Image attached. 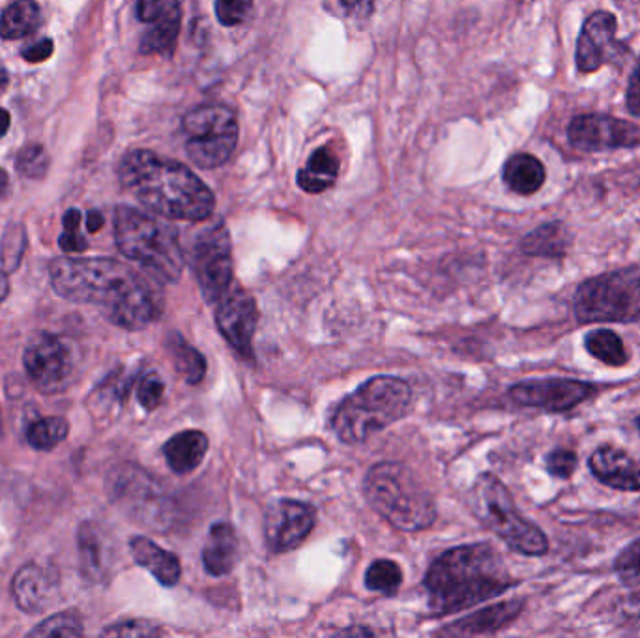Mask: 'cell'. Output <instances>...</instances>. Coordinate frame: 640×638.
<instances>
[{
  "label": "cell",
  "instance_id": "1",
  "mask_svg": "<svg viewBox=\"0 0 640 638\" xmlns=\"http://www.w3.org/2000/svg\"><path fill=\"white\" fill-rule=\"evenodd\" d=\"M51 285L72 304L96 305L111 323L137 332L161 315V299L134 268L115 259H55L50 266Z\"/></svg>",
  "mask_w": 640,
  "mask_h": 638
},
{
  "label": "cell",
  "instance_id": "2",
  "mask_svg": "<svg viewBox=\"0 0 640 638\" xmlns=\"http://www.w3.org/2000/svg\"><path fill=\"white\" fill-rule=\"evenodd\" d=\"M118 177L143 207L165 219L199 223L216 207L212 191L193 170L150 150L126 154Z\"/></svg>",
  "mask_w": 640,
  "mask_h": 638
},
{
  "label": "cell",
  "instance_id": "3",
  "mask_svg": "<svg viewBox=\"0 0 640 638\" xmlns=\"http://www.w3.org/2000/svg\"><path fill=\"white\" fill-rule=\"evenodd\" d=\"M431 608L439 616L453 615L512 590L518 581L489 543L450 548L434 559L426 581Z\"/></svg>",
  "mask_w": 640,
  "mask_h": 638
},
{
  "label": "cell",
  "instance_id": "4",
  "mask_svg": "<svg viewBox=\"0 0 640 638\" xmlns=\"http://www.w3.org/2000/svg\"><path fill=\"white\" fill-rule=\"evenodd\" d=\"M412 389L397 377H375L337 405L332 429L345 444H361L409 414Z\"/></svg>",
  "mask_w": 640,
  "mask_h": 638
},
{
  "label": "cell",
  "instance_id": "5",
  "mask_svg": "<svg viewBox=\"0 0 640 638\" xmlns=\"http://www.w3.org/2000/svg\"><path fill=\"white\" fill-rule=\"evenodd\" d=\"M364 491L373 510L402 532H420L437 521L433 494L402 462L386 461L371 467Z\"/></svg>",
  "mask_w": 640,
  "mask_h": 638
},
{
  "label": "cell",
  "instance_id": "6",
  "mask_svg": "<svg viewBox=\"0 0 640 638\" xmlns=\"http://www.w3.org/2000/svg\"><path fill=\"white\" fill-rule=\"evenodd\" d=\"M115 240L129 261L137 262L161 283H177L182 275L183 251L177 229L150 213L118 207L115 212Z\"/></svg>",
  "mask_w": 640,
  "mask_h": 638
},
{
  "label": "cell",
  "instance_id": "7",
  "mask_svg": "<svg viewBox=\"0 0 640 638\" xmlns=\"http://www.w3.org/2000/svg\"><path fill=\"white\" fill-rule=\"evenodd\" d=\"M469 504L478 521L499 535L515 553L523 556L549 553V540L545 532L517 510L512 493L496 475H478L470 489Z\"/></svg>",
  "mask_w": 640,
  "mask_h": 638
},
{
  "label": "cell",
  "instance_id": "8",
  "mask_svg": "<svg viewBox=\"0 0 640 638\" xmlns=\"http://www.w3.org/2000/svg\"><path fill=\"white\" fill-rule=\"evenodd\" d=\"M574 313L580 324L640 323V264L583 281L575 291Z\"/></svg>",
  "mask_w": 640,
  "mask_h": 638
},
{
  "label": "cell",
  "instance_id": "9",
  "mask_svg": "<svg viewBox=\"0 0 640 638\" xmlns=\"http://www.w3.org/2000/svg\"><path fill=\"white\" fill-rule=\"evenodd\" d=\"M182 126L189 159L202 169L227 164L239 143V122L229 107H196L183 116Z\"/></svg>",
  "mask_w": 640,
  "mask_h": 638
},
{
  "label": "cell",
  "instance_id": "10",
  "mask_svg": "<svg viewBox=\"0 0 640 638\" xmlns=\"http://www.w3.org/2000/svg\"><path fill=\"white\" fill-rule=\"evenodd\" d=\"M111 493L129 517L143 526L159 532L171 529V499L165 493L164 487L145 470L132 464L116 469L111 475Z\"/></svg>",
  "mask_w": 640,
  "mask_h": 638
},
{
  "label": "cell",
  "instance_id": "11",
  "mask_svg": "<svg viewBox=\"0 0 640 638\" xmlns=\"http://www.w3.org/2000/svg\"><path fill=\"white\" fill-rule=\"evenodd\" d=\"M191 268L208 304H216L231 291L234 285L231 237L223 221H216L197 234L191 248Z\"/></svg>",
  "mask_w": 640,
  "mask_h": 638
},
{
  "label": "cell",
  "instance_id": "12",
  "mask_svg": "<svg viewBox=\"0 0 640 638\" xmlns=\"http://www.w3.org/2000/svg\"><path fill=\"white\" fill-rule=\"evenodd\" d=\"M23 367L42 394H59L74 380V353L59 335L38 332L27 341Z\"/></svg>",
  "mask_w": 640,
  "mask_h": 638
},
{
  "label": "cell",
  "instance_id": "13",
  "mask_svg": "<svg viewBox=\"0 0 640 638\" xmlns=\"http://www.w3.org/2000/svg\"><path fill=\"white\" fill-rule=\"evenodd\" d=\"M598 394V388L577 378L550 377L517 383L507 389V397L521 408H536L543 412H569Z\"/></svg>",
  "mask_w": 640,
  "mask_h": 638
},
{
  "label": "cell",
  "instance_id": "14",
  "mask_svg": "<svg viewBox=\"0 0 640 638\" xmlns=\"http://www.w3.org/2000/svg\"><path fill=\"white\" fill-rule=\"evenodd\" d=\"M213 318L221 335L240 356H253V335L259 323V310L250 292L242 286H231L223 299L213 304Z\"/></svg>",
  "mask_w": 640,
  "mask_h": 638
},
{
  "label": "cell",
  "instance_id": "15",
  "mask_svg": "<svg viewBox=\"0 0 640 638\" xmlns=\"http://www.w3.org/2000/svg\"><path fill=\"white\" fill-rule=\"evenodd\" d=\"M569 143L585 153H605L640 145V126L609 115L575 116L567 129Z\"/></svg>",
  "mask_w": 640,
  "mask_h": 638
},
{
  "label": "cell",
  "instance_id": "16",
  "mask_svg": "<svg viewBox=\"0 0 640 638\" xmlns=\"http://www.w3.org/2000/svg\"><path fill=\"white\" fill-rule=\"evenodd\" d=\"M317 524V510L298 500H277L264 517V537L272 553H288L309 537Z\"/></svg>",
  "mask_w": 640,
  "mask_h": 638
},
{
  "label": "cell",
  "instance_id": "17",
  "mask_svg": "<svg viewBox=\"0 0 640 638\" xmlns=\"http://www.w3.org/2000/svg\"><path fill=\"white\" fill-rule=\"evenodd\" d=\"M622 51V43L616 42V18L610 12L591 13L586 19L577 42V67L580 73L598 72L605 62Z\"/></svg>",
  "mask_w": 640,
  "mask_h": 638
},
{
  "label": "cell",
  "instance_id": "18",
  "mask_svg": "<svg viewBox=\"0 0 640 638\" xmlns=\"http://www.w3.org/2000/svg\"><path fill=\"white\" fill-rule=\"evenodd\" d=\"M59 590L61 581L55 569L34 562L21 567L12 581L13 599L27 615H40L51 607L59 597Z\"/></svg>",
  "mask_w": 640,
  "mask_h": 638
},
{
  "label": "cell",
  "instance_id": "19",
  "mask_svg": "<svg viewBox=\"0 0 640 638\" xmlns=\"http://www.w3.org/2000/svg\"><path fill=\"white\" fill-rule=\"evenodd\" d=\"M588 469L601 485L622 493H640V464L620 448L601 446L588 459Z\"/></svg>",
  "mask_w": 640,
  "mask_h": 638
},
{
  "label": "cell",
  "instance_id": "20",
  "mask_svg": "<svg viewBox=\"0 0 640 638\" xmlns=\"http://www.w3.org/2000/svg\"><path fill=\"white\" fill-rule=\"evenodd\" d=\"M525 610L523 599H507V602L494 603L491 607L476 610L463 620L455 621L445 632L458 637H476V635H494L506 627L512 626L518 616Z\"/></svg>",
  "mask_w": 640,
  "mask_h": 638
},
{
  "label": "cell",
  "instance_id": "21",
  "mask_svg": "<svg viewBox=\"0 0 640 638\" xmlns=\"http://www.w3.org/2000/svg\"><path fill=\"white\" fill-rule=\"evenodd\" d=\"M129 548L137 566L145 567L159 584L175 586L180 581L182 566L177 554L165 551L145 535H135Z\"/></svg>",
  "mask_w": 640,
  "mask_h": 638
},
{
  "label": "cell",
  "instance_id": "22",
  "mask_svg": "<svg viewBox=\"0 0 640 638\" xmlns=\"http://www.w3.org/2000/svg\"><path fill=\"white\" fill-rule=\"evenodd\" d=\"M77 542H80L83 577L91 583H102L111 566V551L104 532L98 524L86 521V523L81 524Z\"/></svg>",
  "mask_w": 640,
  "mask_h": 638
},
{
  "label": "cell",
  "instance_id": "23",
  "mask_svg": "<svg viewBox=\"0 0 640 638\" xmlns=\"http://www.w3.org/2000/svg\"><path fill=\"white\" fill-rule=\"evenodd\" d=\"M239 559V537L229 523L213 524L202 551V564L213 577H223L232 572Z\"/></svg>",
  "mask_w": 640,
  "mask_h": 638
},
{
  "label": "cell",
  "instance_id": "24",
  "mask_svg": "<svg viewBox=\"0 0 640 638\" xmlns=\"http://www.w3.org/2000/svg\"><path fill=\"white\" fill-rule=\"evenodd\" d=\"M208 437L202 431L189 429L169 438L164 446V456L175 474H191L207 456Z\"/></svg>",
  "mask_w": 640,
  "mask_h": 638
},
{
  "label": "cell",
  "instance_id": "25",
  "mask_svg": "<svg viewBox=\"0 0 640 638\" xmlns=\"http://www.w3.org/2000/svg\"><path fill=\"white\" fill-rule=\"evenodd\" d=\"M571 243H574V237L569 229L560 221H553L528 232L521 242V250L528 257L562 261L571 250Z\"/></svg>",
  "mask_w": 640,
  "mask_h": 638
},
{
  "label": "cell",
  "instance_id": "26",
  "mask_svg": "<svg viewBox=\"0 0 640 638\" xmlns=\"http://www.w3.org/2000/svg\"><path fill=\"white\" fill-rule=\"evenodd\" d=\"M547 178L545 167L531 154H517L504 165V182L513 194L531 197L543 188Z\"/></svg>",
  "mask_w": 640,
  "mask_h": 638
},
{
  "label": "cell",
  "instance_id": "27",
  "mask_svg": "<svg viewBox=\"0 0 640 638\" xmlns=\"http://www.w3.org/2000/svg\"><path fill=\"white\" fill-rule=\"evenodd\" d=\"M339 175V159L328 146L317 148L309 161L298 172V186L305 194H323L336 184Z\"/></svg>",
  "mask_w": 640,
  "mask_h": 638
},
{
  "label": "cell",
  "instance_id": "28",
  "mask_svg": "<svg viewBox=\"0 0 640 638\" xmlns=\"http://www.w3.org/2000/svg\"><path fill=\"white\" fill-rule=\"evenodd\" d=\"M42 23V12L34 0H15L0 15V38L21 40L31 36Z\"/></svg>",
  "mask_w": 640,
  "mask_h": 638
},
{
  "label": "cell",
  "instance_id": "29",
  "mask_svg": "<svg viewBox=\"0 0 640 638\" xmlns=\"http://www.w3.org/2000/svg\"><path fill=\"white\" fill-rule=\"evenodd\" d=\"M586 353L604 365L620 369L629 364V351L622 337L609 328L590 330L585 335Z\"/></svg>",
  "mask_w": 640,
  "mask_h": 638
},
{
  "label": "cell",
  "instance_id": "30",
  "mask_svg": "<svg viewBox=\"0 0 640 638\" xmlns=\"http://www.w3.org/2000/svg\"><path fill=\"white\" fill-rule=\"evenodd\" d=\"M167 351L171 354L175 369L186 383H201L207 375V359L196 347H191L182 335L172 332L167 335Z\"/></svg>",
  "mask_w": 640,
  "mask_h": 638
},
{
  "label": "cell",
  "instance_id": "31",
  "mask_svg": "<svg viewBox=\"0 0 640 638\" xmlns=\"http://www.w3.org/2000/svg\"><path fill=\"white\" fill-rule=\"evenodd\" d=\"M180 23H182V12L172 13L169 18L150 23V29L140 40V51L145 55H171L178 40V32H180Z\"/></svg>",
  "mask_w": 640,
  "mask_h": 638
},
{
  "label": "cell",
  "instance_id": "32",
  "mask_svg": "<svg viewBox=\"0 0 640 638\" xmlns=\"http://www.w3.org/2000/svg\"><path fill=\"white\" fill-rule=\"evenodd\" d=\"M70 435V423L61 416L32 421L27 429V442L38 451L55 450Z\"/></svg>",
  "mask_w": 640,
  "mask_h": 638
},
{
  "label": "cell",
  "instance_id": "33",
  "mask_svg": "<svg viewBox=\"0 0 640 638\" xmlns=\"http://www.w3.org/2000/svg\"><path fill=\"white\" fill-rule=\"evenodd\" d=\"M609 620L623 635L640 637V590L615 597L609 607Z\"/></svg>",
  "mask_w": 640,
  "mask_h": 638
},
{
  "label": "cell",
  "instance_id": "34",
  "mask_svg": "<svg viewBox=\"0 0 640 638\" xmlns=\"http://www.w3.org/2000/svg\"><path fill=\"white\" fill-rule=\"evenodd\" d=\"M402 572L394 559H375L366 573L367 590L394 596L401 588Z\"/></svg>",
  "mask_w": 640,
  "mask_h": 638
},
{
  "label": "cell",
  "instance_id": "35",
  "mask_svg": "<svg viewBox=\"0 0 640 638\" xmlns=\"http://www.w3.org/2000/svg\"><path fill=\"white\" fill-rule=\"evenodd\" d=\"M85 629H83V621H81L77 613H59V615L45 618L42 624H38L34 629L29 631V637H83Z\"/></svg>",
  "mask_w": 640,
  "mask_h": 638
},
{
  "label": "cell",
  "instance_id": "36",
  "mask_svg": "<svg viewBox=\"0 0 640 638\" xmlns=\"http://www.w3.org/2000/svg\"><path fill=\"white\" fill-rule=\"evenodd\" d=\"M616 577L629 588L640 586V537L629 543L615 558Z\"/></svg>",
  "mask_w": 640,
  "mask_h": 638
},
{
  "label": "cell",
  "instance_id": "37",
  "mask_svg": "<svg viewBox=\"0 0 640 638\" xmlns=\"http://www.w3.org/2000/svg\"><path fill=\"white\" fill-rule=\"evenodd\" d=\"M50 158L40 145H29L19 153L18 170L23 177L40 180L48 175Z\"/></svg>",
  "mask_w": 640,
  "mask_h": 638
},
{
  "label": "cell",
  "instance_id": "38",
  "mask_svg": "<svg viewBox=\"0 0 640 638\" xmlns=\"http://www.w3.org/2000/svg\"><path fill=\"white\" fill-rule=\"evenodd\" d=\"M62 226H64V231L59 238V245H61L62 251H66V253H83L88 248V242L81 234L80 210H75V208L67 210L64 213V219H62Z\"/></svg>",
  "mask_w": 640,
  "mask_h": 638
},
{
  "label": "cell",
  "instance_id": "39",
  "mask_svg": "<svg viewBox=\"0 0 640 638\" xmlns=\"http://www.w3.org/2000/svg\"><path fill=\"white\" fill-rule=\"evenodd\" d=\"M579 467V457L574 450L556 448L545 457V469L556 480H569Z\"/></svg>",
  "mask_w": 640,
  "mask_h": 638
},
{
  "label": "cell",
  "instance_id": "40",
  "mask_svg": "<svg viewBox=\"0 0 640 638\" xmlns=\"http://www.w3.org/2000/svg\"><path fill=\"white\" fill-rule=\"evenodd\" d=\"M25 232L19 226H12L4 234V242H2V253H0V261L4 264L7 270H15L19 266L21 257L25 253Z\"/></svg>",
  "mask_w": 640,
  "mask_h": 638
},
{
  "label": "cell",
  "instance_id": "41",
  "mask_svg": "<svg viewBox=\"0 0 640 638\" xmlns=\"http://www.w3.org/2000/svg\"><path fill=\"white\" fill-rule=\"evenodd\" d=\"M253 8V0H216V18L223 27H237L244 23Z\"/></svg>",
  "mask_w": 640,
  "mask_h": 638
},
{
  "label": "cell",
  "instance_id": "42",
  "mask_svg": "<svg viewBox=\"0 0 640 638\" xmlns=\"http://www.w3.org/2000/svg\"><path fill=\"white\" fill-rule=\"evenodd\" d=\"M182 0H139L137 15L143 23H156L159 19L180 13Z\"/></svg>",
  "mask_w": 640,
  "mask_h": 638
},
{
  "label": "cell",
  "instance_id": "43",
  "mask_svg": "<svg viewBox=\"0 0 640 638\" xmlns=\"http://www.w3.org/2000/svg\"><path fill=\"white\" fill-rule=\"evenodd\" d=\"M165 384L159 378L158 373H148L140 378L139 388H137V401L145 410H154L161 405L164 399Z\"/></svg>",
  "mask_w": 640,
  "mask_h": 638
},
{
  "label": "cell",
  "instance_id": "44",
  "mask_svg": "<svg viewBox=\"0 0 640 638\" xmlns=\"http://www.w3.org/2000/svg\"><path fill=\"white\" fill-rule=\"evenodd\" d=\"M161 632L164 631L153 621L129 620L107 627L102 635L104 637H159Z\"/></svg>",
  "mask_w": 640,
  "mask_h": 638
},
{
  "label": "cell",
  "instance_id": "45",
  "mask_svg": "<svg viewBox=\"0 0 640 638\" xmlns=\"http://www.w3.org/2000/svg\"><path fill=\"white\" fill-rule=\"evenodd\" d=\"M626 105L631 115L640 118V64L634 67L629 80L628 94H626Z\"/></svg>",
  "mask_w": 640,
  "mask_h": 638
},
{
  "label": "cell",
  "instance_id": "46",
  "mask_svg": "<svg viewBox=\"0 0 640 638\" xmlns=\"http://www.w3.org/2000/svg\"><path fill=\"white\" fill-rule=\"evenodd\" d=\"M53 55V42L51 40H42V42L34 43L31 48L23 49L21 56L27 62L38 64V62L48 61Z\"/></svg>",
  "mask_w": 640,
  "mask_h": 638
},
{
  "label": "cell",
  "instance_id": "47",
  "mask_svg": "<svg viewBox=\"0 0 640 638\" xmlns=\"http://www.w3.org/2000/svg\"><path fill=\"white\" fill-rule=\"evenodd\" d=\"M345 12L354 19H367L373 13L375 0H339Z\"/></svg>",
  "mask_w": 640,
  "mask_h": 638
},
{
  "label": "cell",
  "instance_id": "48",
  "mask_svg": "<svg viewBox=\"0 0 640 638\" xmlns=\"http://www.w3.org/2000/svg\"><path fill=\"white\" fill-rule=\"evenodd\" d=\"M102 227H104V216L96 212V210L88 212V216H86V229H88V232H98Z\"/></svg>",
  "mask_w": 640,
  "mask_h": 638
},
{
  "label": "cell",
  "instance_id": "49",
  "mask_svg": "<svg viewBox=\"0 0 640 638\" xmlns=\"http://www.w3.org/2000/svg\"><path fill=\"white\" fill-rule=\"evenodd\" d=\"M8 292H10V280L4 272H0V305L8 299Z\"/></svg>",
  "mask_w": 640,
  "mask_h": 638
},
{
  "label": "cell",
  "instance_id": "50",
  "mask_svg": "<svg viewBox=\"0 0 640 638\" xmlns=\"http://www.w3.org/2000/svg\"><path fill=\"white\" fill-rule=\"evenodd\" d=\"M10 129V113L4 109H0V137H4Z\"/></svg>",
  "mask_w": 640,
  "mask_h": 638
},
{
  "label": "cell",
  "instance_id": "51",
  "mask_svg": "<svg viewBox=\"0 0 640 638\" xmlns=\"http://www.w3.org/2000/svg\"><path fill=\"white\" fill-rule=\"evenodd\" d=\"M8 86V72L2 61H0V92L4 91Z\"/></svg>",
  "mask_w": 640,
  "mask_h": 638
},
{
  "label": "cell",
  "instance_id": "52",
  "mask_svg": "<svg viewBox=\"0 0 640 638\" xmlns=\"http://www.w3.org/2000/svg\"><path fill=\"white\" fill-rule=\"evenodd\" d=\"M8 191V175L7 170L0 169V197Z\"/></svg>",
  "mask_w": 640,
  "mask_h": 638
},
{
  "label": "cell",
  "instance_id": "53",
  "mask_svg": "<svg viewBox=\"0 0 640 638\" xmlns=\"http://www.w3.org/2000/svg\"><path fill=\"white\" fill-rule=\"evenodd\" d=\"M634 426H637V431H639L640 435V414L637 416V420H634Z\"/></svg>",
  "mask_w": 640,
  "mask_h": 638
}]
</instances>
